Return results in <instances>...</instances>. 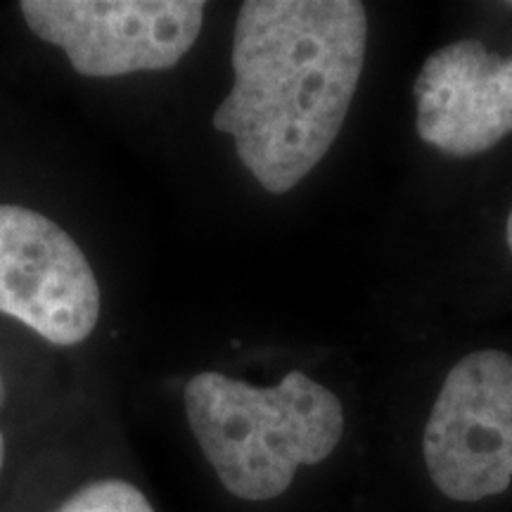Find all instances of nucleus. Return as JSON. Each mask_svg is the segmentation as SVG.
<instances>
[{
    "label": "nucleus",
    "instance_id": "1",
    "mask_svg": "<svg viewBox=\"0 0 512 512\" xmlns=\"http://www.w3.org/2000/svg\"><path fill=\"white\" fill-rule=\"evenodd\" d=\"M366 8L356 0H247L233 36V88L214 112L242 166L285 195L328 155L363 72Z\"/></svg>",
    "mask_w": 512,
    "mask_h": 512
},
{
    "label": "nucleus",
    "instance_id": "2",
    "mask_svg": "<svg viewBox=\"0 0 512 512\" xmlns=\"http://www.w3.org/2000/svg\"><path fill=\"white\" fill-rule=\"evenodd\" d=\"M190 430L216 477L242 501H271L302 465H318L344 434L342 401L292 370L275 387L200 373L185 387Z\"/></svg>",
    "mask_w": 512,
    "mask_h": 512
},
{
    "label": "nucleus",
    "instance_id": "3",
    "mask_svg": "<svg viewBox=\"0 0 512 512\" xmlns=\"http://www.w3.org/2000/svg\"><path fill=\"white\" fill-rule=\"evenodd\" d=\"M422 453L441 494L460 503L512 484V356L472 351L446 375L427 420Z\"/></svg>",
    "mask_w": 512,
    "mask_h": 512
},
{
    "label": "nucleus",
    "instance_id": "4",
    "mask_svg": "<svg viewBox=\"0 0 512 512\" xmlns=\"http://www.w3.org/2000/svg\"><path fill=\"white\" fill-rule=\"evenodd\" d=\"M24 22L74 72L112 79L174 67L202 31V0H24Z\"/></svg>",
    "mask_w": 512,
    "mask_h": 512
},
{
    "label": "nucleus",
    "instance_id": "5",
    "mask_svg": "<svg viewBox=\"0 0 512 512\" xmlns=\"http://www.w3.org/2000/svg\"><path fill=\"white\" fill-rule=\"evenodd\" d=\"M0 313L57 347L95 330L100 287L86 254L48 216L0 204Z\"/></svg>",
    "mask_w": 512,
    "mask_h": 512
},
{
    "label": "nucleus",
    "instance_id": "6",
    "mask_svg": "<svg viewBox=\"0 0 512 512\" xmlns=\"http://www.w3.org/2000/svg\"><path fill=\"white\" fill-rule=\"evenodd\" d=\"M415 128L448 157H477L512 133V53L479 41L439 48L415 79Z\"/></svg>",
    "mask_w": 512,
    "mask_h": 512
},
{
    "label": "nucleus",
    "instance_id": "7",
    "mask_svg": "<svg viewBox=\"0 0 512 512\" xmlns=\"http://www.w3.org/2000/svg\"><path fill=\"white\" fill-rule=\"evenodd\" d=\"M57 512H155L138 486L124 479H100L83 486Z\"/></svg>",
    "mask_w": 512,
    "mask_h": 512
},
{
    "label": "nucleus",
    "instance_id": "8",
    "mask_svg": "<svg viewBox=\"0 0 512 512\" xmlns=\"http://www.w3.org/2000/svg\"><path fill=\"white\" fill-rule=\"evenodd\" d=\"M505 238H508V247H510V254H512V209H510V216H508V226H505Z\"/></svg>",
    "mask_w": 512,
    "mask_h": 512
},
{
    "label": "nucleus",
    "instance_id": "9",
    "mask_svg": "<svg viewBox=\"0 0 512 512\" xmlns=\"http://www.w3.org/2000/svg\"><path fill=\"white\" fill-rule=\"evenodd\" d=\"M3 460H5V439H3V432H0V470H3Z\"/></svg>",
    "mask_w": 512,
    "mask_h": 512
},
{
    "label": "nucleus",
    "instance_id": "10",
    "mask_svg": "<svg viewBox=\"0 0 512 512\" xmlns=\"http://www.w3.org/2000/svg\"><path fill=\"white\" fill-rule=\"evenodd\" d=\"M0 392H3V387H0Z\"/></svg>",
    "mask_w": 512,
    "mask_h": 512
},
{
    "label": "nucleus",
    "instance_id": "11",
    "mask_svg": "<svg viewBox=\"0 0 512 512\" xmlns=\"http://www.w3.org/2000/svg\"><path fill=\"white\" fill-rule=\"evenodd\" d=\"M510 8H512V3H510Z\"/></svg>",
    "mask_w": 512,
    "mask_h": 512
}]
</instances>
